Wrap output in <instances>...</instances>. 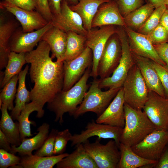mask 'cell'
I'll return each mask as SVG.
<instances>
[{
    "label": "cell",
    "instance_id": "obj_13",
    "mask_svg": "<svg viewBox=\"0 0 168 168\" xmlns=\"http://www.w3.org/2000/svg\"><path fill=\"white\" fill-rule=\"evenodd\" d=\"M122 54L121 42L117 33L107 41L99 61L97 73L102 79L110 77L118 65Z\"/></svg>",
    "mask_w": 168,
    "mask_h": 168
},
{
    "label": "cell",
    "instance_id": "obj_21",
    "mask_svg": "<svg viewBox=\"0 0 168 168\" xmlns=\"http://www.w3.org/2000/svg\"><path fill=\"white\" fill-rule=\"evenodd\" d=\"M75 149L56 164L57 168H98L85 150L82 143L76 145Z\"/></svg>",
    "mask_w": 168,
    "mask_h": 168
},
{
    "label": "cell",
    "instance_id": "obj_35",
    "mask_svg": "<svg viewBox=\"0 0 168 168\" xmlns=\"http://www.w3.org/2000/svg\"><path fill=\"white\" fill-rule=\"evenodd\" d=\"M166 8L165 4L155 8L145 23L137 32L141 34L148 35L160 24L161 17Z\"/></svg>",
    "mask_w": 168,
    "mask_h": 168
},
{
    "label": "cell",
    "instance_id": "obj_32",
    "mask_svg": "<svg viewBox=\"0 0 168 168\" xmlns=\"http://www.w3.org/2000/svg\"><path fill=\"white\" fill-rule=\"evenodd\" d=\"M26 53H17L11 51L8 56L7 64L4 72V77L0 83V88H3L6 83L13 77L18 74L23 66L26 63Z\"/></svg>",
    "mask_w": 168,
    "mask_h": 168
},
{
    "label": "cell",
    "instance_id": "obj_20",
    "mask_svg": "<svg viewBox=\"0 0 168 168\" xmlns=\"http://www.w3.org/2000/svg\"><path fill=\"white\" fill-rule=\"evenodd\" d=\"M132 54L135 63L139 68L149 91H154L166 98L164 89L152 64V60L132 52Z\"/></svg>",
    "mask_w": 168,
    "mask_h": 168
},
{
    "label": "cell",
    "instance_id": "obj_27",
    "mask_svg": "<svg viewBox=\"0 0 168 168\" xmlns=\"http://www.w3.org/2000/svg\"><path fill=\"white\" fill-rule=\"evenodd\" d=\"M68 155L64 153L50 156H40L33 154L22 156L19 164L13 168H52Z\"/></svg>",
    "mask_w": 168,
    "mask_h": 168
},
{
    "label": "cell",
    "instance_id": "obj_10",
    "mask_svg": "<svg viewBox=\"0 0 168 168\" xmlns=\"http://www.w3.org/2000/svg\"><path fill=\"white\" fill-rule=\"evenodd\" d=\"M117 29L115 26H102L97 30L88 31L86 35V46L92 51L93 63L91 76L96 78L98 76V67L99 60L110 38L116 33Z\"/></svg>",
    "mask_w": 168,
    "mask_h": 168
},
{
    "label": "cell",
    "instance_id": "obj_6",
    "mask_svg": "<svg viewBox=\"0 0 168 168\" xmlns=\"http://www.w3.org/2000/svg\"><path fill=\"white\" fill-rule=\"evenodd\" d=\"M117 33L122 46L120 59L111 76L99 79V86L101 88H118L122 87L130 70L135 63L123 27L118 29Z\"/></svg>",
    "mask_w": 168,
    "mask_h": 168
},
{
    "label": "cell",
    "instance_id": "obj_16",
    "mask_svg": "<svg viewBox=\"0 0 168 168\" xmlns=\"http://www.w3.org/2000/svg\"><path fill=\"white\" fill-rule=\"evenodd\" d=\"M51 21L54 26L66 33L72 31L86 35L88 33L80 16L71 9L66 0H62L60 12L53 15Z\"/></svg>",
    "mask_w": 168,
    "mask_h": 168
},
{
    "label": "cell",
    "instance_id": "obj_28",
    "mask_svg": "<svg viewBox=\"0 0 168 168\" xmlns=\"http://www.w3.org/2000/svg\"><path fill=\"white\" fill-rule=\"evenodd\" d=\"M0 109V129L6 135L11 146L17 147L21 143L18 122H14L8 113L7 107L6 105L2 104Z\"/></svg>",
    "mask_w": 168,
    "mask_h": 168
},
{
    "label": "cell",
    "instance_id": "obj_34",
    "mask_svg": "<svg viewBox=\"0 0 168 168\" xmlns=\"http://www.w3.org/2000/svg\"><path fill=\"white\" fill-rule=\"evenodd\" d=\"M18 75H15L6 83L0 94V99L3 104L7 106L9 110L12 111L14 107L13 102L17 91L16 86L18 80Z\"/></svg>",
    "mask_w": 168,
    "mask_h": 168
},
{
    "label": "cell",
    "instance_id": "obj_15",
    "mask_svg": "<svg viewBox=\"0 0 168 168\" xmlns=\"http://www.w3.org/2000/svg\"><path fill=\"white\" fill-rule=\"evenodd\" d=\"M53 26L52 22L50 21L41 29L27 32H23L22 28H17L10 40L11 51L26 53L32 50L41 40L44 33Z\"/></svg>",
    "mask_w": 168,
    "mask_h": 168
},
{
    "label": "cell",
    "instance_id": "obj_12",
    "mask_svg": "<svg viewBox=\"0 0 168 168\" xmlns=\"http://www.w3.org/2000/svg\"><path fill=\"white\" fill-rule=\"evenodd\" d=\"M142 110L156 129L168 131V99L149 91Z\"/></svg>",
    "mask_w": 168,
    "mask_h": 168
},
{
    "label": "cell",
    "instance_id": "obj_43",
    "mask_svg": "<svg viewBox=\"0 0 168 168\" xmlns=\"http://www.w3.org/2000/svg\"><path fill=\"white\" fill-rule=\"evenodd\" d=\"M23 9L33 10L36 9V0H4Z\"/></svg>",
    "mask_w": 168,
    "mask_h": 168
},
{
    "label": "cell",
    "instance_id": "obj_49",
    "mask_svg": "<svg viewBox=\"0 0 168 168\" xmlns=\"http://www.w3.org/2000/svg\"><path fill=\"white\" fill-rule=\"evenodd\" d=\"M167 0H148L149 2L152 4L155 8L163 4H165Z\"/></svg>",
    "mask_w": 168,
    "mask_h": 168
},
{
    "label": "cell",
    "instance_id": "obj_14",
    "mask_svg": "<svg viewBox=\"0 0 168 168\" xmlns=\"http://www.w3.org/2000/svg\"><path fill=\"white\" fill-rule=\"evenodd\" d=\"M0 7L16 17L21 24L24 32H30L41 29L49 22L37 11L23 9L4 1L0 2Z\"/></svg>",
    "mask_w": 168,
    "mask_h": 168
},
{
    "label": "cell",
    "instance_id": "obj_38",
    "mask_svg": "<svg viewBox=\"0 0 168 168\" xmlns=\"http://www.w3.org/2000/svg\"><path fill=\"white\" fill-rule=\"evenodd\" d=\"M147 35L153 45L168 42V31L160 24Z\"/></svg>",
    "mask_w": 168,
    "mask_h": 168
},
{
    "label": "cell",
    "instance_id": "obj_1",
    "mask_svg": "<svg viewBox=\"0 0 168 168\" xmlns=\"http://www.w3.org/2000/svg\"><path fill=\"white\" fill-rule=\"evenodd\" d=\"M50 51L48 44L41 40L36 49L25 54L26 63L30 64V80L34 84L30 91V100L42 108L63 86V62L53 61Z\"/></svg>",
    "mask_w": 168,
    "mask_h": 168
},
{
    "label": "cell",
    "instance_id": "obj_17",
    "mask_svg": "<svg viewBox=\"0 0 168 168\" xmlns=\"http://www.w3.org/2000/svg\"><path fill=\"white\" fill-rule=\"evenodd\" d=\"M123 27L132 53L149 58L162 65H166L158 55L147 35L135 31L127 26Z\"/></svg>",
    "mask_w": 168,
    "mask_h": 168
},
{
    "label": "cell",
    "instance_id": "obj_25",
    "mask_svg": "<svg viewBox=\"0 0 168 168\" xmlns=\"http://www.w3.org/2000/svg\"><path fill=\"white\" fill-rule=\"evenodd\" d=\"M109 1L110 0H78L77 4L69 6L72 11L80 16L84 28L89 31L92 29V20L100 6Z\"/></svg>",
    "mask_w": 168,
    "mask_h": 168
},
{
    "label": "cell",
    "instance_id": "obj_42",
    "mask_svg": "<svg viewBox=\"0 0 168 168\" xmlns=\"http://www.w3.org/2000/svg\"><path fill=\"white\" fill-rule=\"evenodd\" d=\"M37 11L49 22L51 21L53 15L50 10L48 0H36Z\"/></svg>",
    "mask_w": 168,
    "mask_h": 168
},
{
    "label": "cell",
    "instance_id": "obj_37",
    "mask_svg": "<svg viewBox=\"0 0 168 168\" xmlns=\"http://www.w3.org/2000/svg\"><path fill=\"white\" fill-rule=\"evenodd\" d=\"M72 135L68 129L58 132L55 139L54 154L58 155L64 153L68 142Z\"/></svg>",
    "mask_w": 168,
    "mask_h": 168
},
{
    "label": "cell",
    "instance_id": "obj_46",
    "mask_svg": "<svg viewBox=\"0 0 168 168\" xmlns=\"http://www.w3.org/2000/svg\"><path fill=\"white\" fill-rule=\"evenodd\" d=\"M49 6L53 15L60 13L62 0H48Z\"/></svg>",
    "mask_w": 168,
    "mask_h": 168
},
{
    "label": "cell",
    "instance_id": "obj_51",
    "mask_svg": "<svg viewBox=\"0 0 168 168\" xmlns=\"http://www.w3.org/2000/svg\"><path fill=\"white\" fill-rule=\"evenodd\" d=\"M165 4H166L167 7L168 8V0H167V2Z\"/></svg>",
    "mask_w": 168,
    "mask_h": 168
},
{
    "label": "cell",
    "instance_id": "obj_7",
    "mask_svg": "<svg viewBox=\"0 0 168 168\" xmlns=\"http://www.w3.org/2000/svg\"><path fill=\"white\" fill-rule=\"evenodd\" d=\"M98 139L93 143L89 140L82 143L86 152L98 168H118L120 158L119 146L114 140L106 144L100 143Z\"/></svg>",
    "mask_w": 168,
    "mask_h": 168
},
{
    "label": "cell",
    "instance_id": "obj_18",
    "mask_svg": "<svg viewBox=\"0 0 168 168\" xmlns=\"http://www.w3.org/2000/svg\"><path fill=\"white\" fill-rule=\"evenodd\" d=\"M124 104V91L122 87L105 110L98 117L96 122L123 128L125 123Z\"/></svg>",
    "mask_w": 168,
    "mask_h": 168
},
{
    "label": "cell",
    "instance_id": "obj_44",
    "mask_svg": "<svg viewBox=\"0 0 168 168\" xmlns=\"http://www.w3.org/2000/svg\"><path fill=\"white\" fill-rule=\"evenodd\" d=\"M153 45L158 56L168 67V43Z\"/></svg>",
    "mask_w": 168,
    "mask_h": 168
},
{
    "label": "cell",
    "instance_id": "obj_11",
    "mask_svg": "<svg viewBox=\"0 0 168 168\" xmlns=\"http://www.w3.org/2000/svg\"><path fill=\"white\" fill-rule=\"evenodd\" d=\"M123 128L96 123L94 120L88 122L85 129L79 134L72 135L70 141L72 147L82 143L93 136L100 138L113 139L119 146Z\"/></svg>",
    "mask_w": 168,
    "mask_h": 168
},
{
    "label": "cell",
    "instance_id": "obj_30",
    "mask_svg": "<svg viewBox=\"0 0 168 168\" xmlns=\"http://www.w3.org/2000/svg\"><path fill=\"white\" fill-rule=\"evenodd\" d=\"M119 148L120 152V158L118 168L142 167L147 165H156L157 162L140 156L134 152L131 147L122 143H120Z\"/></svg>",
    "mask_w": 168,
    "mask_h": 168
},
{
    "label": "cell",
    "instance_id": "obj_52",
    "mask_svg": "<svg viewBox=\"0 0 168 168\" xmlns=\"http://www.w3.org/2000/svg\"><path fill=\"white\" fill-rule=\"evenodd\" d=\"M110 1H114L117 2V0H110Z\"/></svg>",
    "mask_w": 168,
    "mask_h": 168
},
{
    "label": "cell",
    "instance_id": "obj_26",
    "mask_svg": "<svg viewBox=\"0 0 168 168\" xmlns=\"http://www.w3.org/2000/svg\"><path fill=\"white\" fill-rule=\"evenodd\" d=\"M37 112L36 117L41 118L43 116L44 111L35 102L31 101L27 103L21 111L17 120L19 125L21 142L27 137L33 135L31 133L30 124L35 125V122L30 120L29 116L33 112Z\"/></svg>",
    "mask_w": 168,
    "mask_h": 168
},
{
    "label": "cell",
    "instance_id": "obj_47",
    "mask_svg": "<svg viewBox=\"0 0 168 168\" xmlns=\"http://www.w3.org/2000/svg\"><path fill=\"white\" fill-rule=\"evenodd\" d=\"M11 145L7 138L0 129V147L10 152L11 149Z\"/></svg>",
    "mask_w": 168,
    "mask_h": 168
},
{
    "label": "cell",
    "instance_id": "obj_41",
    "mask_svg": "<svg viewBox=\"0 0 168 168\" xmlns=\"http://www.w3.org/2000/svg\"><path fill=\"white\" fill-rule=\"evenodd\" d=\"M152 64L155 69L164 90L165 97L168 99V67L152 60Z\"/></svg>",
    "mask_w": 168,
    "mask_h": 168
},
{
    "label": "cell",
    "instance_id": "obj_24",
    "mask_svg": "<svg viewBox=\"0 0 168 168\" xmlns=\"http://www.w3.org/2000/svg\"><path fill=\"white\" fill-rule=\"evenodd\" d=\"M3 17H0V69L6 67L8 56L11 51L9 43L13 34L17 29V23L12 21H5Z\"/></svg>",
    "mask_w": 168,
    "mask_h": 168
},
{
    "label": "cell",
    "instance_id": "obj_40",
    "mask_svg": "<svg viewBox=\"0 0 168 168\" xmlns=\"http://www.w3.org/2000/svg\"><path fill=\"white\" fill-rule=\"evenodd\" d=\"M143 0H117V3L119 11L124 17L142 5Z\"/></svg>",
    "mask_w": 168,
    "mask_h": 168
},
{
    "label": "cell",
    "instance_id": "obj_48",
    "mask_svg": "<svg viewBox=\"0 0 168 168\" xmlns=\"http://www.w3.org/2000/svg\"><path fill=\"white\" fill-rule=\"evenodd\" d=\"M160 24L168 31V8L167 7L161 17Z\"/></svg>",
    "mask_w": 168,
    "mask_h": 168
},
{
    "label": "cell",
    "instance_id": "obj_3",
    "mask_svg": "<svg viewBox=\"0 0 168 168\" xmlns=\"http://www.w3.org/2000/svg\"><path fill=\"white\" fill-rule=\"evenodd\" d=\"M125 123L120 142L131 147L156 129L142 110H135L124 103Z\"/></svg>",
    "mask_w": 168,
    "mask_h": 168
},
{
    "label": "cell",
    "instance_id": "obj_2",
    "mask_svg": "<svg viewBox=\"0 0 168 168\" xmlns=\"http://www.w3.org/2000/svg\"><path fill=\"white\" fill-rule=\"evenodd\" d=\"M90 67L71 88L66 91L62 90L47 103V109L55 114V122L61 125L64 122V114L68 113L73 116L82 102L88 88L87 82L91 76Z\"/></svg>",
    "mask_w": 168,
    "mask_h": 168
},
{
    "label": "cell",
    "instance_id": "obj_4",
    "mask_svg": "<svg viewBox=\"0 0 168 168\" xmlns=\"http://www.w3.org/2000/svg\"><path fill=\"white\" fill-rule=\"evenodd\" d=\"M120 88H109L102 91L99 86V80L95 78L74 113V117L77 119L89 112H94L99 116L108 106Z\"/></svg>",
    "mask_w": 168,
    "mask_h": 168
},
{
    "label": "cell",
    "instance_id": "obj_23",
    "mask_svg": "<svg viewBox=\"0 0 168 168\" xmlns=\"http://www.w3.org/2000/svg\"><path fill=\"white\" fill-rule=\"evenodd\" d=\"M49 125L44 123L37 129L38 132L33 137L25 138L18 146H11L10 152L15 154L17 153L21 156L30 155L35 150L39 149L43 145L49 134Z\"/></svg>",
    "mask_w": 168,
    "mask_h": 168
},
{
    "label": "cell",
    "instance_id": "obj_50",
    "mask_svg": "<svg viewBox=\"0 0 168 168\" xmlns=\"http://www.w3.org/2000/svg\"><path fill=\"white\" fill-rule=\"evenodd\" d=\"M69 6L77 4L78 2V0H66Z\"/></svg>",
    "mask_w": 168,
    "mask_h": 168
},
{
    "label": "cell",
    "instance_id": "obj_9",
    "mask_svg": "<svg viewBox=\"0 0 168 168\" xmlns=\"http://www.w3.org/2000/svg\"><path fill=\"white\" fill-rule=\"evenodd\" d=\"M93 54L91 50L86 47L78 56L63 61L64 79L63 89L71 88L82 77L86 70L92 65Z\"/></svg>",
    "mask_w": 168,
    "mask_h": 168
},
{
    "label": "cell",
    "instance_id": "obj_31",
    "mask_svg": "<svg viewBox=\"0 0 168 168\" xmlns=\"http://www.w3.org/2000/svg\"><path fill=\"white\" fill-rule=\"evenodd\" d=\"M155 8L148 2L124 17L126 26L134 30L139 29L146 22Z\"/></svg>",
    "mask_w": 168,
    "mask_h": 168
},
{
    "label": "cell",
    "instance_id": "obj_19",
    "mask_svg": "<svg viewBox=\"0 0 168 168\" xmlns=\"http://www.w3.org/2000/svg\"><path fill=\"white\" fill-rule=\"evenodd\" d=\"M126 26L117 2L110 1L101 4L92 20V28L106 26Z\"/></svg>",
    "mask_w": 168,
    "mask_h": 168
},
{
    "label": "cell",
    "instance_id": "obj_8",
    "mask_svg": "<svg viewBox=\"0 0 168 168\" xmlns=\"http://www.w3.org/2000/svg\"><path fill=\"white\" fill-rule=\"evenodd\" d=\"M168 144V131L156 129L131 147L140 156L157 161Z\"/></svg>",
    "mask_w": 168,
    "mask_h": 168
},
{
    "label": "cell",
    "instance_id": "obj_29",
    "mask_svg": "<svg viewBox=\"0 0 168 168\" xmlns=\"http://www.w3.org/2000/svg\"><path fill=\"white\" fill-rule=\"evenodd\" d=\"M29 68V66L27 65L24 70L18 74V86L16 95L15 105L10 113L11 116L14 120H17L26 104L30 101V91L27 90L25 82Z\"/></svg>",
    "mask_w": 168,
    "mask_h": 168
},
{
    "label": "cell",
    "instance_id": "obj_22",
    "mask_svg": "<svg viewBox=\"0 0 168 168\" xmlns=\"http://www.w3.org/2000/svg\"><path fill=\"white\" fill-rule=\"evenodd\" d=\"M67 39V33L53 26L44 33L41 40L45 41L49 46L52 54V58L56 57V61L63 62Z\"/></svg>",
    "mask_w": 168,
    "mask_h": 168
},
{
    "label": "cell",
    "instance_id": "obj_33",
    "mask_svg": "<svg viewBox=\"0 0 168 168\" xmlns=\"http://www.w3.org/2000/svg\"><path fill=\"white\" fill-rule=\"evenodd\" d=\"M66 49L64 60H69L79 55L86 47V35L73 32L67 33Z\"/></svg>",
    "mask_w": 168,
    "mask_h": 168
},
{
    "label": "cell",
    "instance_id": "obj_45",
    "mask_svg": "<svg viewBox=\"0 0 168 168\" xmlns=\"http://www.w3.org/2000/svg\"><path fill=\"white\" fill-rule=\"evenodd\" d=\"M154 167L168 168V144L165 148Z\"/></svg>",
    "mask_w": 168,
    "mask_h": 168
},
{
    "label": "cell",
    "instance_id": "obj_36",
    "mask_svg": "<svg viewBox=\"0 0 168 168\" xmlns=\"http://www.w3.org/2000/svg\"><path fill=\"white\" fill-rule=\"evenodd\" d=\"M58 130L52 129L42 146L34 155L40 156H50L54 155V150L55 137Z\"/></svg>",
    "mask_w": 168,
    "mask_h": 168
},
{
    "label": "cell",
    "instance_id": "obj_5",
    "mask_svg": "<svg viewBox=\"0 0 168 168\" xmlns=\"http://www.w3.org/2000/svg\"><path fill=\"white\" fill-rule=\"evenodd\" d=\"M122 87L124 103L135 110H142L147 100L149 91L135 63L130 70Z\"/></svg>",
    "mask_w": 168,
    "mask_h": 168
},
{
    "label": "cell",
    "instance_id": "obj_39",
    "mask_svg": "<svg viewBox=\"0 0 168 168\" xmlns=\"http://www.w3.org/2000/svg\"><path fill=\"white\" fill-rule=\"evenodd\" d=\"M21 158L15 154L2 149H0V168L13 167L18 165Z\"/></svg>",
    "mask_w": 168,
    "mask_h": 168
}]
</instances>
